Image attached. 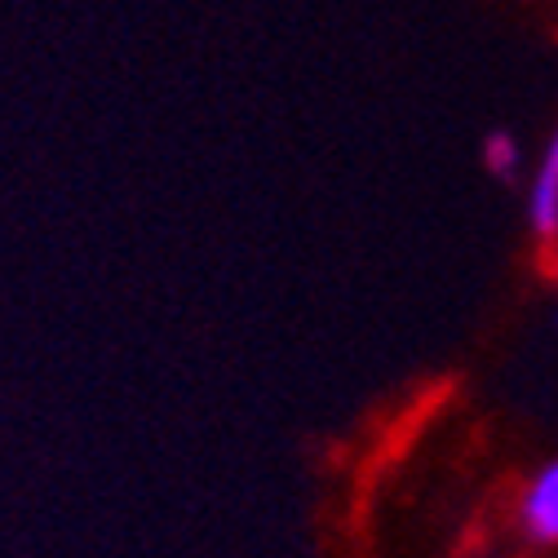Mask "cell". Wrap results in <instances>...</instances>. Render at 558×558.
<instances>
[{
    "instance_id": "cell-1",
    "label": "cell",
    "mask_w": 558,
    "mask_h": 558,
    "mask_svg": "<svg viewBox=\"0 0 558 558\" xmlns=\"http://www.w3.org/2000/svg\"><path fill=\"white\" fill-rule=\"evenodd\" d=\"M514 519H519V532L532 545L558 549V457L545 461L541 470H532V478L523 483V493H519Z\"/></svg>"
},
{
    "instance_id": "cell-2",
    "label": "cell",
    "mask_w": 558,
    "mask_h": 558,
    "mask_svg": "<svg viewBox=\"0 0 558 558\" xmlns=\"http://www.w3.org/2000/svg\"><path fill=\"white\" fill-rule=\"evenodd\" d=\"M527 231L541 248H558V124L527 182Z\"/></svg>"
},
{
    "instance_id": "cell-3",
    "label": "cell",
    "mask_w": 558,
    "mask_h": 558,
    "mask_svg": "<svg viewBox=\"0 0 558 558\" xmlns=\"http://www.w3.org/2000/svg\"><path fill=\"white\" fill-rule=\"evenodd\" d=\"M483 169L501 178V182H514L519 169H523V143L510 133V129H493L483 137Z\"/></svg>"
}]
</instances>
